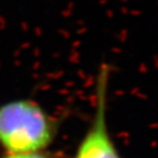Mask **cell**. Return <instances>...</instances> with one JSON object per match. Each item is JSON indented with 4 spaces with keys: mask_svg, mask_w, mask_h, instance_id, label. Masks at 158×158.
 <instances>
[{
    "mask_svg": "<svg viewBox=\"0 0 158 158\" xmlns=\"http://www.w3.org/2000/svg\"><path fill=\"white\" fill-rule=\"evenodd\" d=\"M59 121L31 99L0 104V147L5 153L46 151L57 136Z\"/></svg>",
    "mask_w": 158,
    "mask_h": 158,
    "instance_id": "cell-1",
    "label": "cell"
},
{
    "mask_svg": "<svg viewBox=\"0 0 158 158\" xmlns=\"http://www.w3.org/2000/svg\"><path fill=\"white\" fill-rule=\"evenodd\" d=\"M109 78L110 69L108 65H103L97 77L94 118L73 158H121L112 141L106 121Z\"/></svg>",
    "mask_w": 158,
    "mask_h": 158,
    "instance_id": "cell-2",
    "label": "cell"
},
{
    "mask_svg": "<svg viewBox=\"0 0 158 158\" xmlns=\"http://www.w3.org/2000/svg\"><path fill=\"white\" fill-rule=\"evenodd\" d=\"M1 158H56L46 151L31 152V153H5Z\"/></svg>",
    "mask_w": 158,
    "mask_h": 158,
    "instance_id": "cell-3",
    "label": "cell"
}]
</instances>
